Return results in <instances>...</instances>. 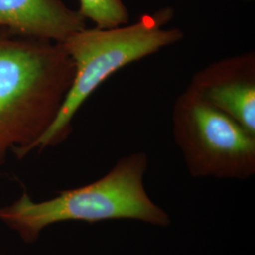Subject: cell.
Wrapping results in <instances>:
<instances>
[{
	"instance_id": "obj_7",
	"label": "cell",
	"mask_w": 255,
	"mask_h": 255,
	"mask_svg": "<svg viewBox=\"0 0 255 255\" xmlns=\"http://www.w3.org/2000/svg\"><path fill=\"white\" fill-rule=\"evenodd\" d=\"M85 20H91L95 27L106 28L129 23V13L123 0H79Z\"/></svg>"
},
{
	"instance_id": "obj_6",
	"label": "cell",
	"mask_w": 255,
	"mask_h": 255,
	"mask_svg": "<svg viewBox=\"0 0 255 255\" xmlns=\"http://www.w3.org/2000/svg\"><path fill=\"white\" fill-rule=\"evenodd\" d=\"M86 27L79 9L63 0H0V28L63 43Z\"/></svg>"
},
{
	"instance_id": "obj_5",
	"label": "cell",
	"mask_w": 255,
	"mask_h": 255,
	"mask_svg": "<svg viewBox=\"0 0 255 255\" xmlns=\"http://www.w3.org/2000/svg\"><path fill=\"white\" fill-rule=\"evenodd\" d=\"M187 86L255 135V50L211 63Z\"/></svg>"
},
{
	"instance_id": "obj_3",
	"label": "cell",
	"mask_w": 255,
	"mask_h": 255,
	"mask_svg": "<svg viewBox=\"0 0 255 255\" xmlns=\"http://www.w3.org/2000/svg\"><path fill=\"white\" fill-rule=\"evenodd\" d=\"M174 9L164 7L136 22L115 27H84L62 43L74 63L75 76L53 124L36 148L61 144L71 132L72 120L82 104L113 74L184 37L180 27H168Z\"/></svg>"
},
{
	"instance_id": "obj_1",
	"label": "cell",
	"mask_w": 255,
	"mask_h": 255,
	"mask_svg": "<svg viewBox=\"0 0 255 255\" xmlns=\"http://www.w3.org/2000/svg\"><path fill=\"white\" fill-rule=\"evenodd\" d=\"M74 63L62 43L0 28V166L36 148L70 90Z\"/></svg>"
},
{
	"instance_id": "obj_4",
	"label": "cell",
	"mask_w": 255,
	"mask_h": 255,
	"mask_svg": "<svg viewBox=\"0 0 255 255\" xmlns=\"http://www.w3.org/2000/svg\"><path fill=\"white\" fill-rule=\"evenodd\" d=\"M174 142L194 178L245 181L255 174V135L188 86L172 108Z\"/></svg>"
},
{
	"instance_id": "obj_2",
	"label": "cell",
	"mask_w": 255,
	"mask_h": 255,
	"mask_svg": "<svg viewBox=\"0 0 255 255\" xmlns=\"http://www.w3.org/2000/svg\"><path fill=\"white\" fill-rule=\"evenodd\" d=\"M147 166V154L136 151L121 157L95 182L59 192L50 200L36 202L25 191L17 201L0 208V221L27 244L35 242L44 229L65 221L127 219L168 227L169 215L146 192Z\"/></svg>"
}]
</instances>
